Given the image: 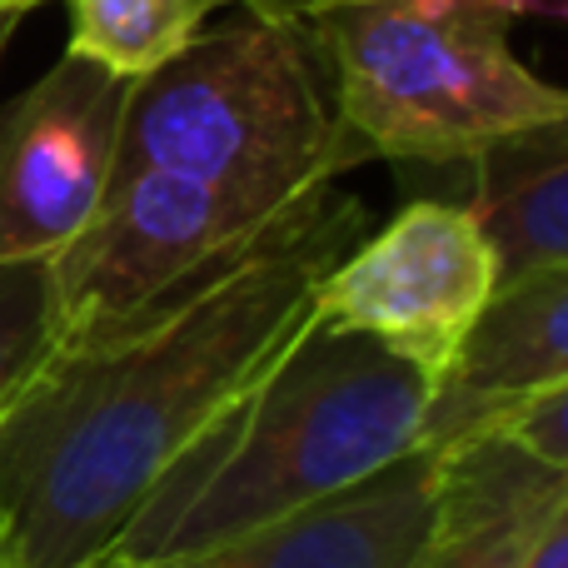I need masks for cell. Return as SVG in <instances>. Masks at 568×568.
<instances>
[{
  "mask_svg": "<svg viewBox=\"0 0 568 568\" xmlns=\"http://www.w3.org/2000/svg\"><path fill=\"white\" fill-rule=\"evenodd\" d=\"M564 514L568 494H554V499L519 504V509L494 514V519L469 524V529H439L419 568H524L539 534Z\"/></svg>",
  "mask_w": 568,
  "mask_h": 568,
  "instance_id": "obj_13",
  "label": "cell"
},
{
  "mask_svg": "<svg viewBox=\"0 0 568 568\" xmlns=\"http://www.w3.org/2000/svg\"><path fill=\"white\" fill-rule=\"evenodd\" d=\"M494 439L514 444L519 454L549 464V469H568V384H554V389L524 399L514 414H504L494 424Z\"/></svg>",
  "mask_w": 568,
  "mask_h": 568,
  "instance_id": "obj_14",
  "label": "cell"
},
{
  "mask_svg": "<svg viewBox=\"0 0 568 568\" xmlns=\"http://www.w3.org/2000/svg\"><path fill=\"white\" fill-rule=\"evenodd\" d=\"M245 6V20L205 26L180 55L135 80L115 170H175L304 195L369 160L334 110L300 6Z\"/></svg>",
  "mask_w": 568,
  "mask_h": 568,
  "instance_id": "obj_4",
  "label": "cell"
},
{
  "mask_svg": "<svg viewBox=\"0 0 568 568\" xmlns=\"http://www.w3.org/2000/svg\"><path fill=\"white\" fill-rule=\"evenodd\" d=\"M464 210L489 240L499 284L568 265V120L484 145Z\"/></svg>",
  "mask_w": 568,
  "mask_h": 568,
  "instance_id": "obj_10",
  "label": "cell"
},
{
  "mask_svg": "<svg viewBox=\"0 0 568 568\" xmlns=\"http://www.w3.org/2000/svg\"><path fill=\"white\" fill-rule=\"evenodd\" d=\"M65 334L70 324L50 260H6L0 265V414L26 394V384L45 369Z\"/></svg>",
  "mask_w": 568,
  "mask_h": 568,
  "instance_id": "obj_12",
  "label": "cell"
},
{
  "mask_svg": "<svg viewBox=\"0 0 568 568\" xmlns=\"http://www.w3.org/2000/svg\"><path fill=\"white\" fill-rule=\"evenodd\" d=\"M40 0H0V20H20V16H30Z\"/></svg>",
  "mask_w": 568,
  "mask_h": 568,
  "instance_id": "obj_16",
  "label": "cell"
},
{
  "mask_svg": "<svg viewBox=\"0 0 568 568\" xmlns=\"http://www.w3.org/2000/svg\"><path fill=\"white\" fill-rule=\"evenodd\" d=\"M429 384L424 364L310 314L185 444L100 559L195 554L374 479L419 449Z\"/></svg>",
  "mask_w": 568,
  "mask_h": 568,
  "instance_id": "obj_2",
  "label": "cell"
},
{
  "mask_svg": "<svg viewBox=\"0 0 568 568\" xmlns=\"http://www.w3.org/2000/svg\"><path fill=\"white\" fill-rule=\"evenodd\" d=\"M70 55H85L115 75H150L210 26L220 6L235 0H65Z\"/></svg>",
  "mask_w": 568,
  "mask_h": 568,
  "instance_id": "obj_11",
  "label": "cell"
},
{
  "mask_svg": "<svg viewBox=\"0 0 568 568\" xmlns=\"http://www.w3.org/2000/svg\"><path fill=\"white\" fill-rule=\"evenodd\" d=\"M439 484L444 459L414 449L354 489L210 549L150 564L95 559L85 568H419L439 534Z\"/></svg>",
  "mask_w": 568,
  "mask_h": 568,
  "instance_id": "obj_8",
  "label": "cell"
},
{
  "mask_svg": "<svg viewBox=\"0 0 568 568\" xmlns=\"http://www.w3.org/2000/svg\"><path fill=\"white\" fill-rule=\"evenodd\" d=\"M324 6H334V0H324Z\"/></svg>",
  "mask_w": 568,
  "mask_h": 568,
  "instance_id": "obj_19",
  "label": "cell"
},
{
  "mask_svg": "<svg viewBox=\"0 0 568 568\" xmlns=\"http://www.w3.org/2000/svg\"><path fill=\"white\" fill-rule=\"evenodd\" d=\"M359 225V200L329 190L205 275L65 334L0 414L10 568L95 564L185 444L304 329L314 284Z\"/></svg>",
  "mask_w": 568,
  "mask_h": 568,
  "instance_id": "obj_1",
  "label": "cell"
},
{
  "mask_svg": "<svg viewBox=\"0 0 568 568\" xmlns=\"http://www.w3.org/2000/svg\"><path fill=\"white\" fill-rule=\"evenodd\" d=\"M20 20H0V55H6V45H10V30H16Z\"/></svg>",
  "mask_w": 568,
  "mask_h": 568,
  "instance_id": "obj_18",
  "label": "cell"
},
{
  "mask_svg": "<svg viewBox=\"0 0 568 568\" xmlns=\"http://www.w3.org/2000/svg\"><path fill=\"white\" fill-rule=\"evenodd\" d=\"M524 568H568V514L539 534V544H534V554Z\"/></svg>",
  "mask_w": 568,
  "mask_h": 568,
  "instance_id": "obj_15",
  "label": "cell"
},
{
  "mask_svg": "<svg viewBox=\"0 0 568 568\" xmlns=\"http://www.w3.org/2000/svg\"><path fill=\"white\" fill-rule=\"evenodd\" d=\"M568 384V265L509 280L489 294L429 384L419 449L489 434L524 399Z\"/></svg>",
  "mask_w": 568,
  "mask_h": 568,
  "instance_id": "obj_9",
  "label": "cell"
},
{
  "mask_svg": "<svg viewBox=\"0 0 568 568\" xmlns=\"http://www.w3.org/2000/svg\"><path fill=\"white\" fill-rule=\"evenodd\" d=\"M135 80L60 55L0 105V265L55 260L100 210L120 165Z\"/></svg>",
  "mask_w": 568,
  "mask_h": 568,
  "instance_id": "obj_7",
  "label": "cell"
},
{
  "mask_svg": "<svg viewBox=\"0 0 568 568\" xmlns=\"http://www.w3.org/2000/svg\"><path fill=\"white\" fill-rule=\"evenodd\" d=\"M554 0H304L334 110L369 160L464 165L484 145L568 120V95L509 45Z\"/></svg>",
  "mask_w": 568,
  "mask_h": 568,
  "instance_id": "obj_3",
  "label": "cell"
},
{
  "mask_svg": "<svg viewBox=\"0 0 568 568\" xmlns=\"http://www.w3.org/2000/svg\"><path fill=\"white\" fill-rule=\"evenodd\" d=\"M494 290L499 265L469 210L414 200L324 270L314 284V320L369 334L439 374Z\"/></svg>",
  "mask_w": 568,
  "mask_h": 568,
  "instance_id": "obj_6",
  "label": "cell"
},
{
  "mask_svg": "<svg viewBox=\"0 0 568 568\" xmlns=\"http://www.w3.org/2000/svg\"><path fill=\"white\" fill-rule=\"evenodd\" d=\"M0 568H10V529H6V514H0Z\"/></svg>",
  "mask_w": 568,
  "mask_h": 568,
  "instance_id": "obj_17",
  "label": "cell"
},
{
  "mask_svg": "<svg viewBox=\"0 0 568 568\" xmlns=\"http://www.w3.org/2000/svg\"><path fill=\"white\" fill-rule=\"evenodd\" d=\"M334 185L284 190L215 185L175 170H115L90 225L50 260L70 334L110 324L210 265L270 240Z\"/></svg>",
  "mask_w": 568,
  "mask_h": 568,
  "instance_id": "obj_5",
  "label": "cell"
}]
</instances>
